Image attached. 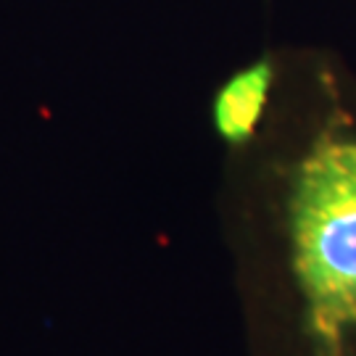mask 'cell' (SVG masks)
I'll return each mask as SVG.
<instances>
[{"mask_svg":"<svg viewBox=\"0 0 356 356\" xmlns=\"http://www.w3.org/2000/svg\"><path fill=\"white\" fill-rule=\"evenodd\" d=\"M216 211L248 354L356 356V90L338 69L282 58Z\"/></svg>","mask_w":356,"mask_h":356,"instance_id":"obj_1","label":"cell"},{"mask_svg":"<svg viewBox=\"0 0 356 356\" xmlns=\"http://www.w3.org/2000/svg\"><path fill=\"white\" fill-rule=\"evenodd\" d=\"M280 72V56L264 53L216 85L209 103V119L216 140L225 145L227 153L243 151L259 138L272 111Z\"/></svg>","mask_w":356,"mask_h":356,"instance_id":"obj_2","label":"cell"}]
</instances>
